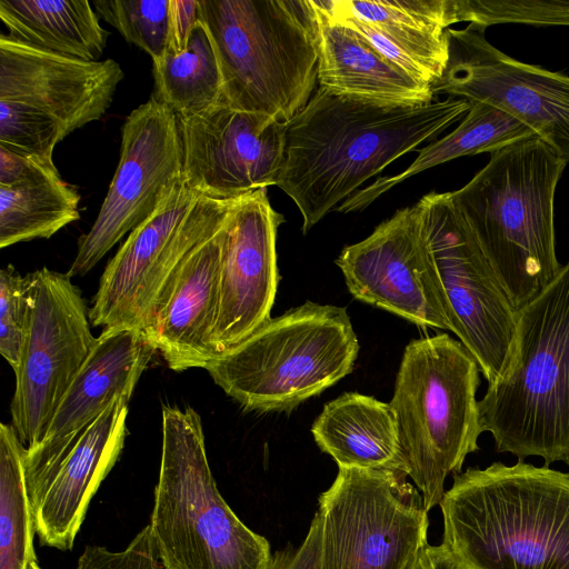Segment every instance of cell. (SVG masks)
I'll use <instances>...</instances> for the list:
<instances>
[{"label":"cell","instance_id":"cell-1","mask_svg":"<svg viewBox=\"0 0 569 569\" xmlns=\"http://www.w3.org/2000/svg\"><path fill=\"white\" fill-rule=\"evenodd\" d=\"M470 101L387 102L319 87L287 123L277 187L296 203L306 234L368 179L463 119Z\"/></svg>","mask_w":569,"mask_h":569},{"label":"cell","instance_id":"cell-2","mask_svg":"<svg viewBox=\"0 0 569 569\" xmlns=\"http://www.w3.org/2000/svg\"><path fill=\"white\" fill-rule=\"evenodd\" d=\"M441 545L461 569H569V473L518 460L453 475Z\"/></svg>","mask_w":569,"mask_h":569},{"label":"cell","instance_id":"cell-3","mask_svg":"<svg viewBox=\"0 0 569 569\" xmlns=\"http://www.w3.org/2000/svg\"><path fill=\"white\" fill-rule=\"evenodd\" d=\"M567 162L537 136L490 154L451 201L517 310L558 274L555 197Z\"/></svg>","mask_w":569,"mask_h":569},{"label":"cell","instance_id":"cell-4","mask_svg":"<svg viewBox=\"0 0 569 569\" xmlns=\"http://www.w3.org/2000/svg\"><path fill=\"white\" fill-rule=\"evenodd\" d=\"M478 405L498 452L569 465V261L518 310L508 366Z\"/></svg>","mask_w":569,"mask_h":569},{"label":"cell","instance_id":"cell-5","mask_svg":"<svg viewBox=\"0 0 569 569\" xmlns=\"http://www.w3.org/2000/svg\"><path fill=\"white\" fill-rule=\"evenodd\" d=\"M222 80V102L288 123L318 81L310 0H199Z\"/></svg>","mask_w":569,"mask_h":569},{"label":"cell","instance_id":"cell-6","mask_svg":"<svg viewBox=\"0 0 569 569\" xmlns=\"http://www.w3.org/2000/svg\"><path fill=\"white\" fill-rule=\"evenodd\" d=\"M166 569H269V541L249 529L220 495L199 413L162 407V448L148 525Z\"/></svg>","mask_w":569,"mask_h":569},{"label":"cell","instance_id":"cell-7","mask_svg":"<svg viewBox=\"0 0 569 569\" xmlns=\"http://www.w3.org/2000/svg\"><path fill=\"white\" fill-rule=\"evenodd\" d=\"M480 369L466 347L448 333L411 340L396 377L391 406L407 475L429 511L439 505L449 473H459L479 449Z\"/></svg>","mask_w":569,"mask_h":569},{"label":"cell","instance_id":"cell-8","mask_svg":"<svg viewBox=\"0 0 569 569\" xmlns=\"http://www.w3.org/2000/svg\"><path fill=\"white\" fill-rule=\"evenodd\" d=\"M358 353L347 310L306 301L269 318L206 370L246 411H290L351 373Z\"/></svg>","mask_w":569,"mask_h":569},{"label":"cell","instance_id":"cell-9","mask_svg":"<svg viewBox=\"0 0 569 569\" xmlns=\"http://www.w3.org/2000/svg\"><path fill=\"white\" fill-rule=\"evenodd\" d=\"M123 77L113 59L68 58L0 34V146L52 163L60 141L102 118Z\"/></svg>","mask_w":569,"mask_h":569},{"label":"cell","instance_id":"cell-10","mask_svg":"<svg viewBox=\"0 0 569 569\" xmlns=\"http://www.w3.org/2000/svg\"><path fill=\"white\" fill-rule=\"evenodd\" d=\"M237 199L207 198L182 183L106 266L89 309L91 325L138 329L149 337L179 269L223 227Z\"/></svg>","mask_w":569,"mask_h":569},{"label":"cell","instance_id":"cell-11","mask_svg":"<svg viewBox=\"0 0 569 569\" xmlns=\"http://www.w3.org/2000/svg\"><path fill=\"white\" fill-rule=\"evenodd\" d=\"M417 206L449 331L491 383L508 366L518 310L449 192L427 193Z\"/></svg>","mask_w":569,"mask_h":569},{"label":"cell","instance_id":"cell-12","mask_svg":"<svg viewBox=\"0 0 569 569\" xmlns=\"http://www.w3.org/2000/svg\"><path fill=\"white\" fill-rule=\"evenodd\" d=\"M400 470L339 468L319 496V569H406L428 543V510Z\"/></svg>","mask_w":569,"mask_h":569},{"label":"cell","instance_id":"cell-13","mask_svg":"<svg viewBox=\"0 0 569 569\" xmlns=\"http://www.w3.org/2000/svg\"><path fill=\"white\" fill-rule=\"evenodd\" d=\"M29 328L10 402L11 425L26 449L38 445L97 338L80 289L67 273L38 269Z\"/></svg>","mask_w":569,"mask_h":569},{"label":"cell","instance_id":"cell-14","mask_svg":"<svg viewBox=\"0 0 569 569\" xmlns=\"http://www.w3.org/2000/svg\"><path fill=\"white\" fill-rule=\"evenodd\" d=\"M183 183L177 116L152 94L126 118L118 167L90 230L78 241L69 277L83 276Z\"/></svg>","mask_w":569,"mask_h":569},{"label":"cell","instance_id":"cell-15","mask_svg":"<svg viewBox=\"0 0 569 569\" xmlns=\"http://www.w3.org/2000/svg\"><path fill=\"white\" fill-rule=\"evenodd\" d=\"M486 29H446L448 60L432 93L482 101L530 128L569 162V76L511 58L491 44Z\"/></svg>","mask_w":569,"mask_h":569},{"label":"cell","instance_id":"cell-16","mask_svg":"<svg viewBox=\"0 0 569 569\" xmlns=\"http://www.w3.org/2000/svg\"><path fill=\"white\" fill-rule=\"evenodd\" d=\"M183 183L200 196L229 200L277 186L284 161L287 123L220 102L177 117Z\"/></svg>","mask_w":569,"mask_h":569},{"label":"cell","instance_id":"cell-17","mask_svg":"<svg viewBox=\"0 0 569 569\" xmlns=\"http://www.w3.org/2000/svg\"><path fill=\"white\" fill-rule=\"evenodd\" d=\"M336 264L355 299L419 327L449 331L432 282L417 203L398 210L366 239L345 247Z\"/></svg>","mask_w":569,"mask_h":569},{"label":"cell","instance_id":"cell-18","mask_svg":"<svg viewBox=\"0 0 569 569\" xmlns=\"http://www.w3.org/2000/svg\"><path fill=\"white\" fill-rule=\"evenodd\" d=\"M283 221L266 189L239 197L226 220L214 331L220 353L239 345L271 318L280 280L276 240Z\"/></svg>","mask_w":569,"mask_h":569},{"label":"cell","instance_id":"cell-19","mask_svg":"<svg viewBox=\"0 0 569 569\" xmlns=\"http://www.w3.org/2000/svg\"><path fill=\"white\" fill-rule=\"evenodd\" d=\"M129 401L117 398L62 458L24 479L42 546L72 549L92 497L124 446Z\"/></svg>","mask_w":569,"mask_h":569},{"label":"cell","instance_id":"cell-20","mask_svg":"<svg viewBox=\"0 0 569 569\" xmlns=\"http://www.w3.org/2000/svg\"><path fill=\"white\" fill-rule=\"evenodd\" d=\"M156 352V346L138 329L104 328L60 401L43 438L24 449V479L62 458L117 398L131 399Z\"/></svg>","mask_w":569,"mask_h":569},{"label":"cell","instance_id":"cell-21","mask_svg":"<svg viewBox=\"0 0 569 569\" xmlns=\"http://www.w3.org/2000/svg\"><path fill=\"white\" fill-rule=\"evenodd\" d=\"M222 234L223 227L187 258L157 309L148 338L173 371L206 369L220 355L214 331Z\"/></svg>","mask_w":569,"mask_h":569},{"label":"cell","instance_id":"cell-22","mask_svg":"<svg viewBox=\"0 0 569 569\" xmlns=\"http://www.w3.org/2000/svg\"><path fill=\"white\" fill-rule=\"evenodd\" d=\"M318 23V82L330 91L387 102L426 104L431 87L383 58L363 37L319 2L310 0Z\"/></svg>","mask_w":569,"mask_h":569},{"label":"cell","instance_id":"cell-23","mask_svg":"<svg viewBox=\"0 0 569 569\" xmlns=\"http://www.w3.org/2000/svg\"><path fill=\"white\" fill-rule=\"evenodd\" d=\"M320 450L339 468L388 469L407 473L395 412L389 403L358 392L327 402L311 427Z\"/></svg>","mask_w":569,"mask_h":569},{"label":"cell","instance_id":"cell-24","mask_svg":"<svg viewBox=\"0 0 569 569\" xmlns=\"http://www.w3.org/2000/svg\"><path fill=\"white\" fill-rule=\"evenodd\" d=\"M332 13L369 24L438 80L448 60V0H323ZM431 83V84H432Z\"/></svg>","mask_w":569,"mask_h":569},{"label":"cell","instance_id":"cell-25","mask_svg":"<svg viewBox=\"0 0 569 569\" xmlns=\"http://www.w3.org/2000/svg\"><path fill=\"white\" fill-rule=\"evenodd\" d=\"M9 38L50 53L99 61L109 32L87 0H0Z\"/></svg>","mask_w":569,"mask_h":569},{"label":"cell","instance_id":"cell-26","mask_svg":"<svg viewBox=\"0 0 569 569\" xmlns=\"http://www.w3.org/2000/svg\"><path fill=\"white\" fill-rule=\"evenodd\" d=\"M535 136L530 128L503 110L471 100L470 109L453 131L419 150L416 160L402 172L378 178L368 187L356 191L336 210L342 213L361 211L385 192L419 172L465 156L485 152L491 154Z\"/></svg>","mask_w":569,"mask_h":569},{"label":"cell","instance_id":"cell-27","mask_svg":"<svg viewBox=\"0 0 569 569\" xmlns=\"http://www.w3.org/2000/svg\"><path fill=\"white\" fill-rule=\"evenodd\" d=\"M80 199L54 163L11 187H0V248L50 238L80 218Z\"/></svg>","mask_w":569,"mask_h":569},{"label":"cell","instance_id":"cell-28","mask_svg":"<svg viewBox=\"0 0 569 569\" xmlns=\"http://www.w3.org/2000/svg\"><path fill=\"white\" fill-rule=\"evenodd\" d=\"M153 96L177 117H191L222 102V80L214 49L200 20L188 47L152 62Z\"/></svg>","mask_w":569,"mask_h":569},{"label":"cell","instance_id":"cell-29","mask_svg":"<svg viewBox=\"0 0 569 569\" xmlns=\"http://www.w3.org/2000/svg\"><path fill=\"white\" fill-rule=\"evenodd\" d=\"M24 446L12 425H0V569L37 561L34 523L24 483Z\"/></svg>","mask_w":569,"mask_h":569},{"label":"cell","instance_id":"cell-30","mask_svg":"<svg viewBox=\"0 0 569 569\" xmlns=\"http://www.w3.org/2000/svg\"><path fill=\"white\" fill-rule=\"evenodd\" d=\"M98 14L123 39L161 60L168 48L170 0H94Z\"/></svg>","mask_w":569,"mask_h":569},{"label":"cell","instance_id":"cell-31","mask_svg":"<svg viewBox=\"0 0 569 569\" xmlns=\"http://www.w3.org/2000/svg\"><path fill=\"white\" fill-rule=\"evenodd\" d=\"M453 23L569 27V0H450Z\"/></svg>","mask_w":569,"mask_h":569},{"label":"cell","instance_id":"cell-32","mask_svg":"<svg viewBox=\"0 0 569 569\" xmlns=\"http://www.w3.org/2000/svg\"><path fill=\"white\" fill-rule=\"evenodd\" d=\"M33 274L21 276L12 264L0 271V353L17 370L29 328Z\"/></svg>","mask_w":569,"mask_h":569},{"label":"cell","instance_id":"cell-33","mask_svg":"<svg viewBox=\"0 0 569 569\" xmlns=\"http://www.w3.org/2000/svg\"><path fill=\"white\" fill-rule=\"evenodd\" d=\"M321 547V520L318 512L310 523L300 546L288 543L272 556L269 569H319Z\"/></svg>","mask_w":569,"mask_h":569},{"label":"cell","instance_id":"cell-34","mask_svg":"<svg viewBox=\"0 0 569 569\" xmlns=\"http://www.w3.org/2000/svg\"><path fill=\"white\" fill-rule=\"evenodd\" d=\"M199 21V0H170V31L166 53L182 52L188 47L192 31Z\"/></svg>","mask_w":569,"mask_h":569},{"label":"cell","instance_id":"cell-35","mask_svg":"<svg viewBox=\"0 0 569 569\" xmlns=\"http://www.w3.org/2000/svg\"><path fill=\"white\" fill-rule=\"evenodd\" d=\"M52 163L16 153L0 146V187H11L34 173L43 164Z\"/></svg>","mask_w":569,"mask_h":569},{"label":"cell","instance_id":"cell-36","mask_svg":"<svg viewBox=\"0 0 569 569\" xmlns=\"http://www.w3.org/2000/svg\"><path fill=\"white\" fill-rule=\"evenodd\" d=\"M406 569H461L440 543H426L413 557Z\"/></svg>","mask_w":569,"mask_h":569},{"label":"cell","instance_id":"cell-37","mask_svg":"<svg viewBox=\"0 0 569 569\" xmlns=\"http://www.w3.org/2000/svg\"><path fill=\"white\" fill-rule=\"evenodd\" d=\"M28 569H41L37 561H32L29 563Z\"/></svg>","mask_w":569,"mask_h":569}]
</instances>
